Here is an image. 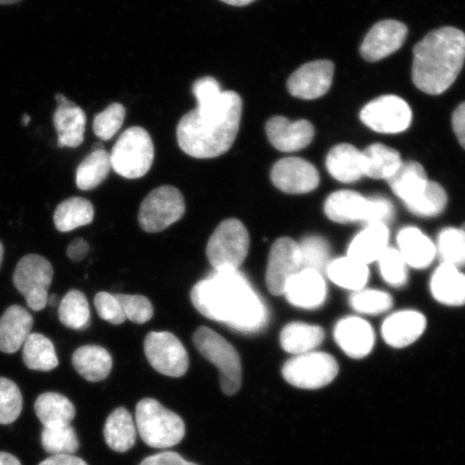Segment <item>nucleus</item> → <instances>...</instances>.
<instances>
[{"label":"nucleus","mask_w":465,"mask_h":465,"mask_svg":"<svg viewBox=\"0 0 465 465\" xmlns=\"http://www.w3.org/2000/svg\"><path fill=\"white\" fill-rule=\"evenodd\" d=\"M351 305L354 311L366 315H380L393 306L391 294L380 290L361 289L354 291L351 296Z\"/></svg>","instance_id":"37998d69"},{"label":"nucleus","mask_w":465,"mask_h":465,"mask_svg":"<svg viewBox=\"0 0 465 465\" xmlns=\"http://www.w3.org/2000/svg\"><path fill=\"white\" fill-rule=\"evenodd\" d=\"M3 258H4V246H3L2 242H0V266H2Z\"/></svg>","instance_id":"052dcab7"},{"label":"nucleus","mask_w":465,"mask_h":465,"mask_svg":"<svg viewBox=\"0 0 465 465\" xmlns=\"http://www.w3.org/2000/svg\"><path fill=\"white\" fill-rule=\"evenodd\" d=\"M362 153L364 176L371 179L391 178L403 163L399 151L382 143L371 144Z\"/></svg>","instance_id":"473e14b6"},{"label":"nucleus","mask_w":465,"mask_h":465,"mask_svg":"<svg viewBox=\"0 0 465 465\" xmlns=\"http://www.w3.org/2000/svg\"><path fill=\"white\" fill-rule=\"evenodd\" d=\"M446 191L438 183L430 182L414 201L406 203L407 209L418 217H436L445 211L447 206Z\"/></svg>","instance_id":"58836bf2"},{"label":"nucleus","mask_w":465,"mask_h":465,"mask_svg":"<svg viewBox=\"0 0 465 465\" xmlns=\"http://www.w3.org/2000/svg\"><path fill=\"white\" fill-rule=\"evenodd\" d=\"M407 34L409 29L402 22L395 20L378 22L366 35L360 52L365 61H381L402 48Z\"/></svg>","instance_id":"f3484780"},{"label":"nucleus","mask_w":465,"mask_h":465,"mask_svg":"<svg viewBox=\"0 0 465 465\" xmlns=\"http://www.w3.org/2000/svg\"><path fill=\"white\" fill-rule=\"evenodd\" d=\"M42 444L51 456L74 455L79 450L78 436L71 424L44 428Z\"/></svg>","instance_id":"ea45409f"},{"label":"nucleus","mask_w":465,"mask_h":465,"mask_svg":"<svg viewBox=\"0 0 465 465\" xmlns=\"http://www.w3.org/2000/svg\"><path fill=\"white\" fill-rule=\"evenodd\" d=\"M250 236L242 221H223L209 238L206 254L214 271H238L249 253Z\"/></svg>","instance_id":"0eeeda50"},{"label":"nucleus","mask_w":465,"mask_h":465,"mask_svg":"<svg viewBox=\"0 0 465 465\" xmlns=\"http://www.w3.org/2000/svg\"><path fill=\"white\" fill-rule=\"evenodd\" d=\"M72 360L74 370L91 382L106 380L114 365L113 358L106 349L96 345L78 348Z\"/></svg>","instance_id":"cd10ccee"},{"label":"nucleus","mask_w":465,"mask_h":465,"mask_svg":"<svg viewBox=\"0 0 465 465\" xmlns=\"http://www.w3.org/2000/svg\"><path fill=\"white\" fill-rule=\"evenodd\" d=\"M124 104L114 103L95 116L93 131L102 141H110L124 125L125 119Z\"/></svg>","instance_id":"a18cd8bd"},{"label":"nucleus","mask_w":465,"mask_h":465,"mask_svg":"<svg viewBox=\"0 0 465 465\" xmlns=\"http://www.w3.org/2000/svg\"><path fill=\"white\" fill-rule=\"evenodd\" d=\"M324 213L337 223L385 224L394 218L393 203L382 196L365 197L358 192L341 190L331 194Z\"/></svg>","instance_id":"20e7f679"},{"label":"nucleus","mask_w":465,"mask_h":465,"mask_svg":"<svg viewBox=\"0 0 465 465\" xmlns=\"http://www.w3.org/2000/svg\"><path fill=\"white\" fill-rule=\"evenodd\" d=\"M283 295L295 307L316 310L327 299V284L318 272L302 270L290 279Z\"/></svg>","instance_id":"412c9836"},{"label":"nucleus","mask_w":465,"mask_h":465,"mask_svg":"<svg viewBox=\"0 0 465 465\" xmlns=\"http://www.w3.org/2000/svg\"><path fill=\"white\" fill-rule=\"evenodd\" d=\"M265 132L272 147L282 153H296L307 147L315 136L310 121H290L284 116H272L266 122Z\"/></svg>","instance_id":"a211bd4d"},{"label":"nucleus","mask_w":465,"mask_h":465,"mask_svg":"<svg viewBox=\"0 0 465 465\" xmlns=\"http://www.w3.org/2000/svg\"><path fill=\"white\" fill-rule=\"evenodd\" d=\"M0 465H22L19 459L8 452H0Z\"/></svg>","instance_id":"5fc2aeb1"},{"label":"nucleus","mask_w":465,"mask_h":465,"mask_svg":"<svg viewBox=\"0 0 465 465\" xmlns=\"http://www.w3.org/2000/svg\"><path fill=\"white\" fill-rule=\"evenodd\" d=\"M427 327L426 317L414 311L393 313L382 324L383 340L389 346L404 348L415 342Z\"/></svg>","instance_id":"4be33fe9"},{"label":"nucleus","mask_w":465,"mask_h":465,"mask_svg":"<svg viewBox=\"0 0 465 465\" xmlns=\"http://www.w3.org/2000/svg\"><path fill=\"white\" fill-rule=\"evenodd\" d=\"M21 0H0V5H7L20 3Z\"/></svg>","instance_id":"13d9d810"},{"label":"nucleus","mask_w":465,"mask_h":465,"mask_svg":"<svg viewBox=\"0 0 465 465\" xmlns=\"http://www.w3.org/2000/svg\"><path fill=\"white\" fill-rule=\"evenodd\" d=\"M39 465H87V463L74 455H60L51 456Z\"/></svg>","instance_id":"864d4df0"},{"label":"nucleus","mask_w":465,"mask_h":465,"mask_svg":"<svg viewBox=\"0 0 465 465\" xmlns=\"http://www.w3.org/2000/svg\"><path fill=\"white\" fill-rule=\"evenodd\" d=\"M89 243H87L84 238H77L73 241L71 245L67 248L68 258L74 262H80L85 259L87 253H89Z\"/></svg>","instance_id":"603ef678"},{"label":"nucleus","mask_w":465,"mask_h":465,"mask_svg":"<svg viewBox=\"0 0 465 465\" xmlns=\"http://www.w3.org/2000/svg\"><path fill=\"white\" fill-rule=\"evenodd\" d=\"M465 63V33L456 27H441L429 33L414 48L412 83L429 95L450 89Z\"/></svg>","instance_id":"7ed1b4c3"},{"label":"nucleus","mask_w":465,"mask_h":465,"mask_svg":"<svg viewBox=\"0 0 465 465\" xmlns=\"http://www.w3.org/2000/svg\"><path fill=\"white\" fill-rule=\"evenodd\" d=\"M104 440L110 450L126 452L136 443L137 428L124 407H119L109 415L104 428Z\"/></svg>","instance_id":"c756f323"},{"label":"nucleus","mask_w":465,"mask_h":465,"mask_svg":"<svg viewBox=\"0 0 465 465\" xmlns=\"http://www.w3.org/2000/svg\"><path fill=\"white\" fill-rule=\"evenodd\" d=\"M94 304L98 316L109 323L119 325L125 322L124 311L115 296L108 292L97 293Z\"/></svg>","instance_id":"09e8293b"},{"label":"nucleus","mask_w":465,"mask_h":465,"mask_svg":"<svg viewBox=\"0 0 465 465\" xmlns=\"http://www.w3.org/2000/svg\"><path fill=\"white\" fill-rule=\"evenodd\" d=\"M339 374V364L329 353L307 352L288 360L282 368L291 386L315 391L330 385Z\"/></svg>","instance_id":"1a4fd4ad"},{"label":"nucleus","mask_w":465,"mask_h":465,"mask_svg":"<svg viewBox=\"0 0 465 465\" xmlns=\"http://www.w3.org/2000/svg\"><path fill=\"white\" fill-rule=\"evenodd\" d=\"M192 93L197 107L179 122V147L192 158H218L228 153L240 131L242 98L236 92L221 90L213 77L196 80Z\"/></svg>","instance_id":"f257e3e1"},{"label":"nucleus","mask_w":465,"mask_h":465,"mask_svg":"<svg viewBox=\"0 0 465 465\" xmlns=\"http://www.w3.org/2000/svg\"><path fill=\"white\" fill-rule=\"evenodd\" d=\"M324 335L323 329L318 325L292 322L282 329L281 345L284 351L299 356L322 345Z\"/></svg>","instance_id":"2f4dec72"},{"label":"nucleus","mask_w":465,"mask_h":465,"mask_svg":"<svg viewBox=\"0 0 465 465\" xmlns=\"http://www.w3.org/2000/svg\"><path fill=\"white\" fill-rule=\"evenodd\" d=\"M334 68V64L328 60L305 64L290 75L287 83L290 94L306 101L322 97L332 85Z\"/></svg>","instance_id":"dca6fc26"},{"label":"nucleus","mask_w":465,"mask_h":465,"mask_svg":"<svg viewBox=\"0 0 465 465\" xmlns=\"http://www.w3.org/2000/svg\"><path fill=\"white\" fill-rule=\"evenodd\" d=\"M337 345L347 356L362 359L369 356L374 347L375 334L373 328L365 320L357 317L341 319L334 331Z\"/></svg>","instance_id":"aec40b11"},{"label":"nucleus","mask_w":465,"mask_h":465,"mask_svg":"<svg viewBox=\"0 0 465 465\" xmlns=\"http://www.w3.org/2000/svg\"><path fill=\"white\" fill-rule=\"evenodd\" d=\"M185 213L182 192L171 185L156 188L143 201L138 223L144 232H159L178 223Z\"/></svg>","instance_id":"9b49d317"},{"label":"nucleus","mask_w":465,"mask_h":465,"mask_svg":"<svg viewBox=\"0 0 465 465\" xmlns=\"http://www.w3.org/2000/svg\"><path fill=\"white\" fill-rule=\"evenodd\" d=\"M325 272L337 286L352 291L363 289L370 274L368 265L348 257L331 261Z\"/></svg>","instance_id":"e433bc0d"},{"label":"nucleus","mask_w":465,"mask_h":465,"mask_svg":"<svg viewBox=\"0 0 465 465\" xmlns=\"http://www.w3.org/2000/svg\"><path fill=\"white\" fill-rule=\"evenodd\" d=\"M452 129L459 143L465 149V102L459 104L452 114Z\"/></svg>","instance_id":"3c124183"},{"label":"nucleus","mask_w":465,"mask_h":465,"mask_svg":"<svg viewBox=\"0 0 465 465\" xmlns=\"http://www.w3.org/2000/svg\"><path fill=\"white\" fill-rule=\"evenodd\" d=\"M389 242V229L385 224H370L354 237L348 248V258L368 265L378 261L386 252Z\"/></svg>","instance_id":"bb28decb"},{"label":"nucleus","mask_w":465,"mask_h":465,"mask_svg":"<svg viewBox=\"0 0 465 465\" xmlns=\"http://www.w3.org/2000/svg\"><path fill=\"white\" fill-rule=\"evenodd\" d=\"M34 409L44 428L67 426L75 416V409L71 401L56 392L39 395Z\"/></svg>","instance_id":"7c9ffc66"},{"label":"nucleus","mask_w":465,"mask_h":465,"mask_svg":"<svg viewBox=\"0 0 465 465\" xmlns=\"http://www.w3.org/2000/svg\"><path fill=\"white\" fill-rule=\"evenodd\" d=\"M302 259V269L327 272L330 261V246L327 241L319 236H307L299 242Z\"/></svg>","instance_id":"79ce46f5"},{"label":"nucleus","mask_w":465,"mask_h":465,"mask_svg":"<svg viewBox=\"0 0 465 465\" xmlns=\"http://www.w3.org/2000/svg\"><path fill=\"white\" fill-rule=\"evenodd\" d=\"M441 262L460 270L465 267V232L462 229L447 228L440 232L438 248Z\"/></svg>","instance_id":"a19ab883"},{"label":"nucleus","mask_w":465,"mask_h":465,"mask_svg":"<svg viewBox=\"0 0 465 465\" xmlns=\"http://www.w3.org/2000/svg\"><path fill=\"white\" fill-rule=\"evenodd\" d=\"M135 423L143 443L153 449H171L184 438L183 418L154 399H143L137 404Z\"/></svg>","instance_id":"39448f33"},{"label":"nucleus","mask_w":465,"mask_h":465,"mask_svg":"<svg viewBox=\"0 0 465 465\" xmlns=\"http://www.w3.org/2000/svg\"><path fill=\"white\" fill-rule=\"evenodd\" d=\"M112 168L110 153L97 148L81 162L75 173V184L84 191L95 189L107 178Z\"/></svg>","instance_id":"72a5a7b5"},{"label":"nucleus","mask_w":465,"mask_h":465,"mask_svg":"<svg viewBox=\"0 0 465 465\" xmlns=\"http://www.w3.org/2000/svg\"><path fill=\"white\" fill-rule=\"evenodd\" d=\"M360 119L377 133L399 134L411 126L412 113L403 98L383 95L365 104L360 113Z\"/></svg>","instance_id":"ddd939ff"},{"label":"nucleus","mask_w":465,"mask_h":465,"mask_svg":"<svg viewBox=\"0 0 465 465\" xmlns=\"http://www.w3.org/2000/svg\"><path fill=\"white\" fill-rule=\"evenodd\" d=\"M58 107L54 115L60 148H77L84 141L86 115L83 109L67 100L63 94L56 95Z\"/></svg>","instance_id":"6ab92c4d"},{"label":"nucleus","mask_w":465,"mask_h":465,"mask_svg":"<svg viewBox=\"0 0 465 465\" xmlns=\"http://www.w3.org/2000/svg\"><path fill=\"white\" fill-rule=\"evenodd\" d=\"M327 170L337 182L357 183L364 177L362 151L349 143L335 145L327 156Z\"/></svg>","instance_id":"b1692460"},{"label":"nucleus","mask_w":465,"mask_h":465,"mask_svg":"<svg viewBox=\"0 0 465 465\" xmlns=\"http://www.w3.org/2000/svg\"><path fill=\"white\" fill-rule=\"evenodd\" d=\"M57 302H58L57 295L52 294L51 296H49V298H48V304L49 305L56 306L57 305Z\"/></svg>","instance_id":"4d7b16f0"},{"label":"nucleus","mask_w":465,"mask_h":465,"mask_svg":"<svg viewBox=\"0 0 465 465\" xmlns=\"http://www.w3.org/2000/svg\"><path fill=\"white\" fill-rule=\"evenodd\" d=\"M430 288L440 304L465 305V274L455 266L441 263L434 272Z\"/></svg>","instance_id":"393cba45"},{"label":"nucleus","mask_w":465,"mask_h":465,"mask_svg":"<svg viewBox=\"0 0 465 465\" xmlns=\"http://www.w3.org/2000/svg\"><path fill=\"white\" fill-rule=\"evenodd\" d=\"M54 281V267L42 255L28 254L17 263L14 284L35 312L48 305L49 289Z\"/></svg>","instance_id":"9d476101"},{"label":"nucleus","mask_w":465,"mask_h":465,"mask_svg":"<svg viewBox=\"0 0 465 465\" xmlns=\"http://www.w3.org/2000/svg\"><path fill=\"white\" fill-rule=\"evenodd\" d=\"M34 318L20 305L7 308L0 317V351L15 353L32 332Z\"/></svg>","instance_id":"5701e85b"},{"label":"nucleus","mask_w":465,"mask_h":465,"mask_svg":"<svg viewBox=\"0 0 465 465\" xmlns=\"http://www.w3.org/2000/svg\"><path fill=\"white\" fill-rule=\"evenodd\" d=\"M154 160V145L149 133L134 126L121 134L110 161L114 171L126 179H138L147 174Z\"/></svg>","instance_id":"6e6552de"},{"label":"nucleus","mask_w":465,"mask_h":465,"mask_svg":"<svg viewBox=\"0 0 465 465\" xmlns=\"http://www.w3.org/2000/svg\"><path fill=\"white\" fill-rule=\"evenodd\" d=\"M393 193L406 203L414 201L429 183L426 171L420 163L403 162L391 178L387 179Z\"/></svg>","instance_id":"c85d7f7f"},{"label":"nucleus","mask_w":465,"mask_h":465,"mask_svg":"<svg viewBox=\"0 0 465 465\" xmlns=\"http://www.w3.org/2000/svg\"><path fill=\"white\" fill-rule=\"evenodd\" d=\"M398 245L405 263L417 270L427 269L436 255L434 243L420 230L412 226L400 231Z\"/></svg>","instance_id":"a878e982"},{"label":"nucleus","mask_w":465,"mask_h":465,"mask_svg":"<svg viewBox=\"0 0 465 465\" xmlns=\"http://www.w3.org/2000/svg\"><path fill=\"white\" fill-rule=\"evenodd\" d=\"M191 301L203 317L242 332H255L269 319L263 301L238 271H214L192 289Z\"/></svg>","instance_id":"f03ea898"},{"label":"nucleus","mask_w":465,"mask_h":465,"mask_svg":"<svg viewBox=\"0 0 465 465\" xmlns=\"http://www.w3.org/2000/svg\"><path fill=\"white\" fill-rule=\"evenodd\" d=\"M145 358L159 373L183 377L189 369V356L183 342L170 332H150L143 342Z\"/></svg>","instance_id":"f8f14e48"},{"label":"nucleus","mask_w":465,"mask_h":465,"mask_svg":"<svg viewBox=\"0 0 465 465\" xmlns=\"http://www.w3.org/2000/svg\"><path fill=\"white\" fill-rule=\"evenodd\" d=\"M302 270L299 243L289 237L279 238L272 243L267 262V289L272 295H283L290 279Z\"/></svg>","instance_id":"4468645a"},{"label":"nucleus","mask_w":465,"mask_h":465,"mask_svg":"<svg viewBox=\"0 0 465 465\" xmlns=\"http://www.w3.org/2000/svg\"><path fill=\"white\" fill-rule=\"evenodd\" d=\"M381 274L392 287H402L407 282V264L399 250L387 248L380 260Z\"/></svg>","instance_id":"49530a36"},{"label":"nucleus","mask_w":465,"mask_h":465,"mask_svg":"<svg viewBox=\"0 0 465 465\" xmlns=\"http://www.w3.org/2000/svg\"><path fill=\"white\" fill-rule=\"evenodd\" d=\"M54 219L58 231L71 232L92 223L94 207L83 197H72L57 206Z\"/></svg>","instance_id":"f704fd0d"},{"label":"nucleus","mask_w":465,"mask_h":465,"mask_svg":"<svg viewBox=\"0 0 465 465\" xmlns=\"http://www.w3.org/2000/svg\"><path fill=\"white\" fill-rule=\"evenodd\" d=\"M23 361L29 370H54L58 365V359L54 342L43 334H29L23 345Z\"/></svg>","instance_id":"c9c22d12"},{"label":"nucleus","mask_w":465,"mask_h":465,"mask_svg":"<svg viewBox=\"0 0 465 465\" xmlns=\"http://www.w3.org/2000/svg\"><path fill=\"white\" fill-rule=\"evenodd\" d=\"M271 180L278 190L287 194H306L320 183L317 168L301 158H284L275 163Z\"/></svg>","instance_id":"2eb2a0df"},{"label":"nucleus","mask_w":465,"mask_h":465,"mask_svg":"<svg viewBox=\"0 0 465 465\" xmlns=\"http://www.w3.org/2000/svg\"><path fill=\"white\" fill-rule=\"evenodd\" d=\"M23 125L27 126L29 124V121H31V118H29L28 114L23 115Z\"/></svg>","instance_id":"bf43d9fd"},{"label":"nucleus","mask_w":465,"mask_h":465,"mask_svg":"<svg viewBox=\"0 0 465 465\" xmlns=\"http://www.w3.org/2000/svg\"><path fill=\"white\" fill-rule=\"evenodd\" d=\"M139 465H197L185 460L177 452L164 451L145 458Z\"/></svg>","instance_id":"8fccbe9b"},{"label":"nucleus","mask_w":465,"mask_h":465,"mask_svg":"<svg viewBox=\"0 0 465 465\" xmlns=\"http://www.w3.org/2000/svg\"><path fill=\"white\" fill-rule=\"evenodd\" d=\"M58 317L69 329L84 330L89 327L91 312L85 295L79 290L69 291L58 307Z\"/></svg>","instance_id":"4c0bfd02"},{"label":"nucleus","mask_w":465,"mask_h":465,"mask_svg":"<svg viewBox=\"0 0 465 465\" xmlns=\"http://www.w3.org/2000/svg\"><path fill=\"white\" fill-rule=\"evenodd\" d=\"M114 296L118 300L125 318L131 320L132 322L143 324L153 317L154 308L145 296L120 293Z\"/></svg>","instance_id":"de8ad7c7"},{"label":"nucleus","mask_w":465,"mask_h":465,"mask_svg":"<svg viewBox=\"0 0 465 465\" xmlns=\"http://www.w3.org/2000/svg\"><path fill=\"white\" fill-rule=\"evenodd\" d=\"M465 232V224L461 228Z\"/></svg>","instance_id":"680f3d73"},{"label":"nucleus","mask_w":465,"mask_h":465,"mask_svg":"<svg viewBox=\"0 0 465 465\" xmlns=\"http://www.w3.org/2000/svg\"><path fill=\"white\" fill-rule=\"evenodd\" d=\"M221 2L230 5H235V7H243V5L254 3L255 0H221Z\"/></svg>","instance_id":"6e6d98bb"},{"label":"nucleus","mask_w":465,"mask_h":465,"mask_svg":"<svg viewBox=\"0 0 465 465\" xmlns=\"http://www.w3.org/2000/svg\"><path fill=\"white\" fill-rule=\"evenodd\" d=\"M192 340L202 356L220 371L221 391L229 397L240 391L242 383V360L235 347L206 327L197 329Z\"/></svg>","instance_id":"423d86ee"},{"label":"nucleus","mask_w":465,"mask_h":465,"mask_svg":"<svg viewBox=\"0 0 465 465\" xmlns=\"http://www.w3.org/2000/svg\"><path fill=\"white\" fill-rule=\"evenodd\" d=\"M23 410L20 388L8 378L0 377V424H11L17 420Z\"/></svg>","instance_id":"c03bdc74"}]
</instances>
